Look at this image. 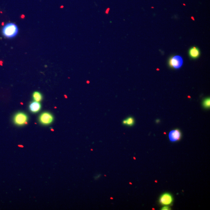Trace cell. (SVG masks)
<instances>
[{"mask_svg":"<svg viewBox=\"0 0 210 210\" xmlns=\"http://www.w3.org/2000/svg\"><path fill=\"white\" fill-rule=\"evenodd\" d=\"M18 28L14 23H10L4 26L2 29V34L7 38H12L17 35Z\"/></svg>","mask_w":210,"mask_h":210,"instance_id":"obj_1","label":"cell"},{"mask_svg":"<svg viewBox=\"0 0 210 210\" xmlns=\"http://www.w3.org/2000/svg\"><path fill=\"white\" fill-rule=\"evenodd\" d=\"M28 119V116L24 112H19L16 114L14 116L13 121L15 125L21 126L26 124Z\"/></svg>","mask_w":210,"mask_h":210,"instance_id":"obj_2","label":"cell"},{"mask_svg":"<svg viewBox=\"0 0 210 210\" xmlns=\"http://www.w3.org/2000/svg\"><path fill=\"white\" fill-rule=\"evenodd\" d=\"M39 120L42 125L48 126L51 124L54 121V116L50 112H44L40 115Z\"/></svg>","mask_w":210,"mask_h":210,"instance_id":"obj_3","label":"cell"},{"mask_svg":"<svg viewBox=\"0 0 210 210\" xmlns=\"http://www.w3.org/2000/svg\"><path fill=\"white\" fill-rule=\"evenodd\" d=\"M183 64V59L179 56H175L172 57L169 61V65L170 67L175 69L181 68Z\"/></svg>","mask_w":210,"mask_h":210,"instance_id":"obj_4","label":"cell"},{"mask_svg":"<svg viewBox=\"0 0 210 210\" xmlns=\"http://www.w3.org/2000/svg\"><path fill=\"white\" fill-rule=\"evenodd\" d=\"M173 201V198L171 194L165 193L161 196L159 198V202L163 205H169L172 204Z\"/></svg>","mask_w":210,"mask_h":210,"instance_id":"obj_5","label":"cell"},{"mask_svg":"<svg viewBox=\"0 0 210 210\" xmlns=\"http://www.w3.org/2000/svg\"><path fill=\"white\" fill-rule=\"evenodd\" d=\"M169 139L171 141L174 142L178 141L180 140L181 137V133L179 130H176L171 131L169 135Z\"/></svg>","mask_w":210,"mask_h":210,"instance_id":"obj_6","label":"cell"},{"mask_svg":"<svg viewBox=\"0 0 210 210\" xmlns=\"http://www.w3.org/2000/svg\"><path fill=\"white\" fill-rule=\"evenodd\" d=\"M29 108V110L32 113H38L41 110V105L39 102L33 101L30 103Z\"/></svg>","mask_w":210,"mask_h":210,"instance_id":"obj_7","label":"cell"},{"mask_svg":"<svg viewBox=\"0 0 210 210\" xmlns=\"http://www.w3.org/2000/svg\"><path fill=\"white\" fill-rule=\"evenodd\" d=\"M190 57L193 59H196L199 57L200 51L197 47H193L190 49L189 51Z\"/></svg>","mask_w":210,"mask_h":210,"instance_id":"obj_8","label":"cell"},{"mask_svg":"<svg viewBox=\"0 0 210 210\" xmlns=\"http://www.w3.org/2000/svg\"><path fill=\"white\" fill-rule=\"evenodd\" d=\"M33 98L34 101L37 102H41L43 99V96L39 92H35L33 94Z\"/></svg>","mask_w":210,"mask_h":210,"instance_id":"obj_9","label":"cell"},{"mask_svg":"<svg viewBox=\"0 0 210 210\" xmlns=\"http://www.w3.org/2000/svg\"><path fill=\"white\" fill-rule=\"evenodd\" d=\"M134 120L132 117H129L126 120H123V123L124 125L129 126H133L134 124Z\"/></svg>","mask_w":210,"mask_h":210,"instance_id":"obj_10","label":"cell"},{"mask_svg":"<svg viewBox=\"0 0 210 210\" xmlns=\"http://www.w3.org/2000/svg\"><path fill=\"white\" fill-rule=\"evenodd\" d=\"M203 106L205 108H209L210 106V98L204 99L203 102Z\"/></svg>","mask_w":210,"mask_h":210,"instance_id":"obj_11","label":"cell"},{"mask_svg":"<svg viewBox=\"0 0 210 210\" xmlns=\"http://www.w3.org/2000/svg\"><path fill=\"white\" fill-rule=\"evenodd\" d=\"M169 208L167 206H165L164 207H163V208H162V210H170L169 209Z\"/></svg>","mask_w":210,"mask_h":210,"instance_id":"obj_12","label":"cell"},{"mask_svg":"<svg viewBox=\"0 0 210 210\" xmlns=\"http://www.w3.org/2000/svg\"><path fill=\"white\" fill-rule=\"evenodd\" d=\"M100 175H98V176H97V177H96V178H99V177H100Z\"/></svg>","mask_w":210,"mask_h":210,"instance_id":"obj_13","label":"cell"}]
</instances>
